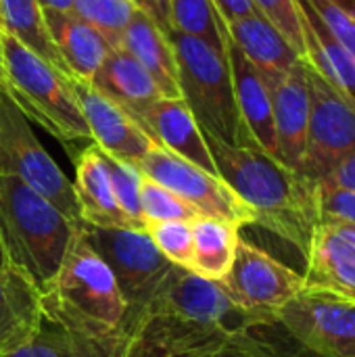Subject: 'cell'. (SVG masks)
<instances>
[{
    "instance_id": "f35d334b",
    "label": "cell",
    "mask_w": 355,
    "mask_h": 357,
    "mask_svg": "<svg viewBox=\"0 0 355 357\" xmlns=\"http://www.w3.org/2000/svg\"><path fill=\"white\" fill-rule=\"evenodd\" d=\"M44 13H71L73 0H38Z\"/></svg>"
},
{
    "instance_id": "44dd1931",
    "label": "cell",
    "mask_w": 355,
    "mask_h": 357,
    "mask_svg": "<svg viewBox=\"0 0 355 357\" xmlns=\"http://www.w3.org/2000/svg\"><path fill=\"white\" fill-rule=\"evenodd\" d=\"M90 84L123 107L136 121L149 107L165 98L153 75L123 48H113Z\"/></svg>"
},
{
    "instance_id": "f6af8a7d",
    "label": "cell",
    "mask_w": 355,
    "mask_h": 357,
    "mask_svg": "<svg viewBox=\"0 0 355 357\" xmlns=\"http://www.w3.org/2000/svg\"><path fill=\"white\" fill-rule=\"evenodd\" d=\"M0 27H2V8H0Z\"/></svg>"
},
{
    "instance_id": "9a60e30c",
    "label": "cell",
    "mask_w": 355,
    "mask_h": 357,
    "mask_svg": "<svg viewBox=\"0 0 355 357\" xmlns=\"http://www.w3.org/2000/svg\"><path fill=\"white\" fill-rule=\"evenodd\" d=\"M305 289L355 303V236L337 222H320L305 253Z\"/></svg>"
},
{
    "instance_id": "d6986e66",
    "label": "cell",
    "mask_w": 355,
    "mask_h": 357,
    "mask_svg": "<svg viewBox=\"0 0 355 357\" xmlns=\"http://www.w3.org/2000/svg\"><path fill=\"white\" fill-rule=\"evenodd\" d=\"M44 326L40 291L13 266L0 270V357L29 343Z\"/></svg>"
},
{
    "instance_id": "3957f363",
    "label": "cell",
    "mask_w": 355,
    "mask_h": 357,
    "mask_svg": "<svg viewBox=\"0 0 355 357\" xmlns=\"http://www.w3.org/2000/svg\"><path fill=\"white\" fill-rule=\"evenodd\" d=\"M82 226L75 228L59 272L42 293V316L75 339L98 341L119 328L128 303L111 268L84 238Z\"/></svg>"
},
{
    "instance_id": "277c9868",
    "label": "cell",
    "mask_w": 355,
    "mask_h": 357,
    "mask_svg": "<svg viewBox=\"0 0 355 357\" xmlns=\"http://www.w3.org/2000/svg\"><path fill=\"white\" fill-rule=\"evenodd\" d=\"M77 226L19 178L0 172V243L8 266L40 295L59 272Z\"/></svg>"
},
{
    "instance_id": "ab89813d",
    "label": "cell",
    "mask_w": 355,
    "mask_h": 357,
    "mask_svg": "<svg viewBox=\"0 0 355 357\" xmlns=\"http://www.w3.org/2000/svg\"><path fill=\"white\" fill-rule=\"evenodd\" d=\"M2 36H4V29L0 27V88H4V84H6V73H4V44H2Z\"/></svg>"
},
{
    "instance_id": "9c48e42d",
    "label": "cell",
    "mask_w": 355,
    "mask_h": 357,
    "mask_svg": "<svg viewBox=\"0 0 355 357\" xmlns=\"http://www.w3.org/2000/svg\"><path fill=\"white\" fill-rule=\"evenodd\" d=\"M310 121L299 174L318 184L355 146V105L308 63Z\"/></svg>"
},
{
    "instance_id": "52a82bcc",
    "label": "cell",
    "mask_w": 355,
    "mask_h": 357,
    "mask_svg": "<svg viewBox=\"0 0 355 357\" xmlns=\"http://www.w3.org/2000/svg\"><path fill=\"white\" fill-rule=\"evenodd\" d=\"M0 172L19 178L73 224H82L73 182L40 144L29 119L4 88H0Z\"/></svg>"
},
{
    "instance_id": "e0dca14e",
    "label": "cell",
    "mask_w": 355,
    "mask_h": 357,
    "mask_svg": "<svg viewBox=\"0 0 355 357\" xmlns=\"http://www.w3.org/2000/svg\"><path fill=\"white\" fill-rule=\"evenodd\" d=\"M226 56L232 71L234 96L239 105V113L243 126L247 128L253 142L280 161L278 140L274 130V115H272V100L266 79L257 71V67L228 40L226 42ZM282 163V161H280Z\"/></svg>"
},
{
    "instance_id": "ac0fdd59",
    "label": "cell",
    "mask_w": 355,
    "mask_h": 357,
    "mask_svg": "<svg viewBox=\"0 0 355 357\" xmlns=\"http://www.w3.org/2000/svg\"><path fill=\"white\" fill-rule=\"evenodd\" d=\"M75 199L82 224L92 228H130L113 192L107 155L92 142L75 159Z\"/></svg>"
},
{
    "instance_id": "7c38bea8",
    "label": "cell",
    "mask_w": 355,
    "mask_h": 357,
    "mask_svg": "<svg viewBox=\"0 0 355 357\" xmlns=\"http://www.w3.org/2000/svg\"><path fill=\"white\" fill-rule=\"evenodd\" d=\"M88 245L111 268L128 305L138 303L172 266L151 236L130 228L82 226Z\"/></svg>"
},
{
    "instance_id": "ee69618b",
    "label": "cell",
    "mask_w": 355,
    "mask_h": 357,
    "mask_svg": "<svg viewBox=\"0 0 355 357\" xmlns=\"http://www.w3.org/2000/svg\"><path fill=\"white\" fill-rule=\"evenodd\" d=\"M343 226H345V228H347V230H349V232L355 236V224H343Z\"/></svg>"
},
{
    "instance_id": "5bb4252c",
    "label": "cell",
    "mask_w": 355,
    "mask_h": 357,
    "mask_svg": "<svg viewBox=\"0 0 355 357\" xmlns=\"http://www.w3.org/2000/svg\"><path fill=\"white\" fill-rule=\"evenodd\" d=\"M264 79L270 90L280 161L299 174L305 155L308 121H310L308 61L301 59L293 69L285 73L268 75Z\"/></svg>"
},
{
    "instance_id": "7402d4cb",
    "label": "cell",
    "mask_w": 355,
    "mask_h": 357,
    "mask_svg": "<svg viewBox=\"0 0 355 357\" xmlns=\"http://www.w3.org/2000/svg\"><path fill=\"white\" fill-rule=\"evenodd\" d=\"M119 48L132 54L153 75L165 98H182L172 44L167 40V33L157 25L153 17L138 8L123 31Z\"/></svg>"
},
{
    "instance_id": "83f0119b",
    "label": "cell",
    "mask_w": 355,
    "mask_h": 357,
    "mask_svg": "<svg viewBox=\"0 0 355 357\" xmlns=\"http://www.w3.org/2000/svg\"><path fill=\"white\" fill-rule=\"evenodd\" d=\"M138 6L134 0H73V15L98 29L113 48L121 46V38Z\"/></svg>"
},
{
    "instance_id": "1f68e13d",
    "label": "cell",
    "mask_w": 355,
    "mask_h": 357,
    "mask_svg": "<svg viewBox=\"0 0 355 357\" xmlns=\"http://www.w3.org/2000/svg\"><path fill=\"white\" fill-rule=\"evenodd\" d=\"M253 4L257 6L259 15L285 36L297 54L305 59V27L299 0H253Z\"/></svg>"
},
{
    "instance_id": "4fadbf2b",
    "label": "cell",
    "mask_w": 355,
    "mask_h": 357,
    "mask_svg": "<svg viewBox=\"0 0 355 357\" xmlns=\"http://www.w3.org/2000/svg\"><path fill=\"white\" fill-rule=\"evenodd\" d=\"M71 84L92 142L105 155L138 167L155 146L151 136L123 107L98 92L92 84L80 79H71Z\"/></svg>"
},
{
    "instance_id": "30bf717a",
    "label": "cell",
    "mask_w": 355,
    "mask_h": 357,
    "mask_svg": "<svg viewBox=\"0 0 355 357\" xmlns=\"http://www.w3.org/2000/svg\"><path fill=\"white\" fill-rule=\"evenodd\" d=\"M138 169L142 176L178 195L197 211V215L226 220L239 228L255 226V213L220 176L209 174L157 144L140 161Z\"/></svg>"
},
{
    "instance_id": "4dcf8cb0",
    "label": "cell",
    "mask_w": 355,
    "mask_h": 357,
    "mask_svg": "<svg viewBox=\"0 0 355 357\" xmlns=\"http://www.w3.org/2000/svg\"><path fill=\"white\" fill-rule=\"evenodd\" d=\"M146 234L159 249V253L178 268L188 270L192 259V226L190 222H157L149 224Z\"/></svg>"
},
{
    "instance_id": "484cf974",
    "label": "cell",
    "mask_w": 355,
    "mask_h": 357,
    "mask_svg": "<svg viewBox=\"0 0 355 357\" xmlns=\"http://www.w3.org/2000/svg\"><path fill=\"white\" fill-rule=\"evenodd\" d=\"M0 8H2V29L6 33L17 38L40 59L56 67L67 77H71L65 61L61 59L52 42L44 10L38 0H0Z\"/></svg>"
},
{
    "instance_id": "7a4b0ae2",
    "label": "cell",
    "mask_w": 355,
    "mask_h": 357,
    "mask_svg": "<svg viewBox=\"0 0 355 357\" xmlns=\"http://www.w3.org/2000/svg\"><path fill=\"white\" fill-rule=\"evenodd\" d=\"M218 176L255 213L262 226L297 247L303 257L320 224L316 184L259 146H232L203 134Z\"/></svg>"
},
{
    "instance_id": "5b68a950",
    "label": "cell",
    "mask_w": 355,
    "mask_h": 357,
    "mask_svg": "<svg viewBox=\"0 0 355 357\" xmlns=\"http://www.w3.org/2000/svg\"><path fill=\"white\" fill-rule=\"evenodd\" d=\"M167 40L176 56L180 96L201 132L232 146H257L243 126L226 52L174 29Z\"/></svg>"
},
{
    "instance_id": "f546056e",
    "label": "cell",
    "mask_w": 355,
    "mask_h": 357,
    "mask_svg": "<svg viewBox=\"0 0 355 357\" xmlns=\"http://www.w3.org/2000/svg\"><path fill=\"white\" fill-rule=\"evenodd\" d=\"M140 205H142V215L149 224L157 222H190L197 215V211L184 203L178 195L167 190L165 186L157 184L155 180L142 176L140 182Z\"/></svg>"
},
{
    "instance_id": "ba28073f",
    "label": "cell",
    "mask_w": 355,
    "mask_h": 357,
    "mask_svg": "<svg viewBox=\"0 0 355 357\" xmlns=\"http://www.w3.org/2000/svg\"><path fill=\"white\" fill-rule=\"evenodd\" d=\"M220 287L247 318L272 324L278 312L305 289V278L257 245L241 238L234 261Z\"/></svg>"
},
{
    "instance_id": "6da1fadb",
    "label": "cell",
    "mask_w": 355,
    "mask_h": 357,
    "mask_svg": "<svg viewBox=\"0 0 355 357\" xmlns=\"http://www.w3.org/2000/svg\"><path fill=\"white\" fill-rule=\"evenodd\" d=\"M77 357H312L278 322L203 328L165 272L119 328L98 341L75 339Z\"/></svg>"
},
{
    "instance_id": "74e56055",
    "label": "cell",
    "mask_w": 355,
    "mask_h": 357,
    "mask_svg": "<svg viewBox=\"0 0 355 357\" xmlns=\"http://www.w3.org/2000/svg\"><path fill=\"white\" fill-rule=\"evenodd\" d=\"M134 2H136V6H138L142 13H146L149 17H153V19L157 21V25H159L165 33L169 31V23H167L165 15L161 13L159 0H134Z\"/></svg>"
},
{
    "instance_id": "e575fe53",
    "label": "cell",
    "mask_w": 355,
    "mask_h": 357,
    "mask_svg": "<svg viewBox=\"0 0 355 357\" xmlns=\"http://www.w3.org/2000/svg\"><path fill=\"white\" fill-rule=\"evenodd\" d=\"M320 222L355 224V192L316 184Z\"/></svg>"
},
{
    "instance_id": "d4e9b609",
    "label": "cell",
    "mask_w": 355,
    "mask_h": 357,
    "mask_svg": "<svg viewBox=\"0 0 355 357\" xmlns=\"http://www.w3.org/2000/svg\"><path fill=\"white\" fill-rule=\"evenodd\" d=\"M305 27V61L355 105V59L328 33L305 0H299Z\"/></svg>"
},
{
    "instance_id": "8992f818",
    "label": "cell",
    "mask_w": 355,
    "mask_h": 357,
    "mask_svg": "<svg viewBox=\"0 0 355 357\" xmlns=\"http://www.w3.org/2000/svg\"><path fill=\"white\" fill-rule=\"evenodd\" d=\"M4 90L25 113L61 142L92 140L71 77L4 31Z\"/></svg>"
},
{
    "instance_id": "2e32d148",
    "label": "cell",
    "mask_w": 355,
    "mask_h": 357,
    "mask_svg": "<svg viewBox=\"0 0 355 357\" xmlns=\"http://www.w3.org/2000/svg\"><path fill=\"white\" fill-rule=\"evenodd\" d=\"M138 123L157 146L218 176L205 136L182 98L157 100L142 113Z\"/></svg>"
},
{
    "instance_id": "d6a6232c",
    "label": "cell",
    "mask_w": 355,
    "mask_h": 357,
    "mask_svg": "<svg viewBox=\"0 0 355 357\" xmlns=\"http://www.w3.org/2000/svg\"><path fill=\"white\" fill-rule=\"evenodd\" d=\"M328 33L355 59V17L331 0H305Z\"/></svg>"
},
{
    "instance_id": "60d3db41",
    "label": "cell",
    "mask_w": 355,
    "mask_h": 357,
    "mask_svg": "<svg viewBox=\"0 0 355 357\" xmlns=\"http://www.w3.org/2000/svg\"><path fill=\"white\" fill-rule=\"evenodd\" d=\"M331 2H335V4H339L341 8H345L349 15H354L355 17V0H331Z\"/></svg>"
},
{
    "instance_id": "836d02e7",
    "label": "cell",
    "mask_w": 355,
    "mask_h": 357,
    "mask_svg": "<svg viewBox=\"0 0 355 357\" xmlns=\"http://www.w3.org/2000/svg\"><path fill=\"white\" fill-rule=\"evenodd\" d=\"M4 357H77L73 337L56 326H42L38 335Z\"/></svg>"
},
{
    "instance_id": "603a6c76",
    "label": "cell",
    "mask_w": 355,
    "mask_h": 357,
    "mask_svg": "<svg viewBox=\"0 0 355 357\" xmlns=\"http://www.w3.org/2000/svg\"><path fill=\"white\" fill-rule=\"evenodd\" d=\"M228 40L268 77L293 69L301 56L285 40V36L262 15L245 17L226 25Z\"/></svg>"
},
{
    "instance_id": "f1b7e54d",
    "label": "cell",
    "mask_w": 355,
    "mask_h": 357,
    "mask_svg": "<svg viewBox=\"0 0 355 357\" xmlns=\"http://www.w3.org/2000/svg\"><path fill=\"white\" fill-rule=\"evenodd\" d=\"M107 165H109L111 184H113V192L119 203V209L128 218L132 230L146 232L149 226H146V220L142 215V205H140V182H142L140 169L130 163L117 161L109 155H107Z\"/></svg>"
},
{
    "instance_id": "d590c367",
    "label": "cell",
    "mask_w": 355,
    "mask_h": 357,
    "mask_svg": "<svg viewBox=\"0 0 355 357\" xmlns=\"http://www.w3.org/2000/svg\"><path fill=\"white\" fill-rule=\"evenodd\" d=\"M320 186L339 188V190H352L355 192V146L333 167V172L318 182Z\"/></svg>"
},
{
    "instance_id": "8fae6325",
    "label": "cell",
    "mask_w": 355,
    "mask_h": 357,
    "mask_svg": "<svg viewBox=\"0 0 355 357\" xmlns=\"http://www.w3.org/2000/svg\"><path fill=\"white\" fill-rule=\"evenodd\" d=\"M282 331L312 357H355V303L303 289L276 316Z\"/></svg>"
},
{
    "instance_id": "ffe728a7",
    "label": "cell",
    "mask_w": 355,
    "mask_h": 357,
    "mask_svg": "<svg viewBox=\"0 0 355 357\" xmlns=\"http://www.w3.org/2000/svg\"><path fill=\"white\" fill-rule=\"evenodd\" d=\"M44 17L71 79L90 84L107 56L113 52L109 40L73 13H44Z\"/></svg>"
},
{
    "instance_id": "4316f807",
    "label": "cell",
    "mask_w": 355,
    "mask_h": 357,
    "mask_svg": "<svg viewBox=\"0 0 355 357\" xmlns=\"http://www.w3.org/2000/svg\"><path fill=\"white\" fill-rule=\"evenodd\" d=\"M169 29L199 38L220 52H226V25L211 0H167Z\"/></svg>"
},
{
    "instance_id": "8d00e7d4",
    "label": "cell",
    "mask_w": 355,
    "mask_h": 357,
    "mask_svg": "<svg viewBox=\"0 0 355 357\" xmlns=\"http://www.w3.org/2000/svg\"><path fill=\"white\" fill-rule=\"evenodd\" d=\"M211 4L216 6V10L222 17L224 25L234 23V21L245 19V17L259 15V10L253 4V0H211Z\"/></svg>"
},
{
    "instance_id": "b9f144b4",
    "label": "cell",
    "mask_w": 355,
    "mask_h": 357,
    "mask_svg": "<svg viewBox=\"0 0 355 357\" xmlns=\"http://www.w3.org/2000/svg\"><path fill=\"white\" fill-rule=\"evenodd\" d=\"M6 266H8V261H6V255H4V249H2V243H0V270L6 268Z\"/></svg>"
},
{
    "instance_id": "7bdbcfd3",
    "label": "cell",
    "mask_w": 355,
    "mask_h": 357,
    "mask_svg": "<svg viewBox=\"0 0 355 357\" xmlns=\"http://www.w3.org/2000/svg\"><path fill=\"white\" fill-rule=\"evenodd\" d=\"M159 6H161V13H163L165 19H167V0H159Z\"/></svg>"
},
{
    "instance_id": "cb8c5ba5",
    "label": "cell",
    "mask_w": 355,
    "mask_h": 357,
    "mask_svg": "<svg viewBox=\"0 0 355 357\" xmlns=\"http://www.w3.org/2000/svg\"><path fill=\"white\" fill-rule=\"evenodd\" d=\"M192 226V259L188 266V272L220 282L232 261L234 253L241 241V228L232 222L218 220V218H195L190 220Z\"/></svg>"
}]
</instances>
